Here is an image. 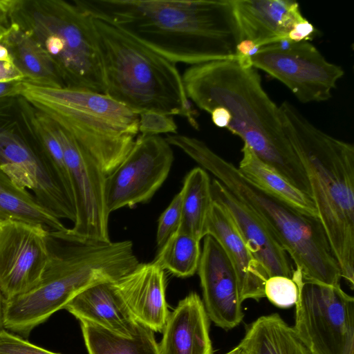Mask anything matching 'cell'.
Here are the masks:
<instances>
[{
  "instance_id": "obj_40",
  "label": "cell",
  "mask_w": 354,
  "mask_h": 354,
  "mask_svg": "<svg viewBox=\"0 0 354 354\" xmlns=\"http://www.w3.org/2000/svg\"><path fill=\"white\" fill-rule=\"evenodd\" d=\"M8 28H6L0 24V43H2L5 39L8 32Z\"/></svg>"
},
{
  "instance_id": "obj_39",
  "label": "cell",
  "mask_w": 354,
  "mask_h": 354,
  "mask_svg": "<svg viewBox=\"0 0 354 354\" xmlns=\"http://www.w3.org/2000/svg\"><path fill=\"white\" fill-rule=\"evenodd\" d=\"M3 299L0 292V330L3 328Z\"/></svg>"
},
{
  "instance_id": "obj_12",
  "label": "cell",
  "mask_w": 354,
  "mask_h": 354,
  "mask_svg": "<svg viewBox=\"0 0 354 354\" xmlns=\"http://www.w3.org/2000/svg\"><path fill=\"white\" fill-rule=\"evenodd\" d=\"M50 235L39 225L0 223V292L4 301L39 283L50 257Z\"/></svg>"
},
{
  "instance_id": "obj_9",
  "label": "cell",
  "mask_w": 354,
  "mask_h": 354,
  "mask_svg": "<svg viewBox=\"0 0 354 354\" xmlns=\"http://www.w3.org/2000/svg\"><path fill=\"white\" fill-rule=\"evenodd\" d=\"M295 330L314 354H354V299L340 284L308 280L295 269Z\"/></svg>"
},
{
  "instance_id": "obj_34",
  "label": "cell",
  "mask_w": 354,
  "mask_h": 354,
  "mask_svg": "<svg viewBox=\"0 0 354 354\" xmlns=\"http://www.w3.org/2000/svg\"><path fill=\"white\" fill-rule=\"evenodd\" d=\"M316 29L307 19L296 24L288 36V41L299 42L310 41L315 36Z\"/></svg>"
},
{
  "instance_id": "obj_23",
  "label": "cell",
  "mask_w": 354,
  "mask_h": 354,
  "mask_svg": "<svg viewBox=\"0 0 354 354\" xmlns=\"http://www.w3.org/2000/svg\"><path fill=\"white\" fill-rule=\"evenodd\" d=\"M12 50L18 68L30 82L53 86H65L60 81L55 64L41 44L33 36L12 26L2 42Z\"/></svg>"
},
{
  "instance_id": "obj_17",
  "label": "cell",
  "mask_w": 354,
  "mask_h": 354,
  "mask_svg": "<svg viewBox=\"0 0 354 354\" xmlns=\"http://www.w3.org/2000/svg\"><path fill=\"white\" fill-rule=\"evenodd\" d=\"M242 40L259 48L287 40L294 26L306 19L291 0H232Z\"/></svg>"
},
{
  "instance_id": "obj_4",
  "label": "cell",
  "mask_w": 354,
  "mask_h": 354,
  "mask_svg": "<svg viewBox=\"0 0 354 354\" xmlns=\"http://www.w3.org/2000/svg\"><path fill=\"white\" fill-rule=\"evenodd\" d=\"M286 136L310 184L318 218L339 267L354 286V146L320 130L288 101L279 106Z\"/></svg>"
},
{
  "instance_id": "obj_33",
  "label": "cell",
  "mask_w": 354,
  "mask_h": 354,
  "mask_svg": "<svg viewBox=\"0 0 354 354\" xmlns=\"http://www.w3.org/2000/svg\"><path fill=\"white\" fill-rule=\"evenodd\" d=\"M24 78L8 47L0 43V82L21 81Z\"/></svg>"
},
{
  "instance_id": "obj_19",
  "label": "cell",
  "mask_w": 354,
  "mask_h": 354,
  "mask_svg": "<svg viewBox=\"0 0 354 354\" xmlns=\"http://www.w3.org/2000/svg\"><path fill=\"white\" fill-rule=\"evenodd\" d=\"M160 354H212L208 316L196 292L181 300L168 315Z\"/></svg>"
},
{
  "instance_id": "obj_32",
  "label": "cell",
  "mask_w": 354,
  "mask_h": 354,
  "mask_svg": "<svg viewBox=\"0 0 354 354\" xmlns=\"http://www.w3.org/2000/svg\"><path fill=\"white\" fill-rule=\"evenodd\" d=\"M0 354H59L35 346L3 328L0 330Z\"/></svg>"
},
{
  "instance_id": "obj_15",
  "label": "cell",
  "mask_w": 354,
  "mask_h": 354,
  "mask_svg": "<svg viewBox=\"0 0 354 354\" xmlns=\"http://www.w3.org/2000/svg\"><path fill=\"white\" fill-rule=\"evenodd\" d=\"M211 189L213 200L227 211L268 277L280 275L292 279L295 268L289 256L263 221L215 178L211 183Z\"/></svg>"
},
{
  "instance_id": "obj_8",
  "label": "cell",
  "mask_w": 354,
  "mask_h": 354,
  "mask_svg": "<svg viewBox=\"0 0 354 354\" xmlns=\"http://www.w3.org/2000/svg\"><path fill=\"white\" fill-rule=\"evenodd\" d=\"M32 16L37 40L54 61L66 87L104 93L101 62L90 15L74 3L49 2Z\"/></svg>"
},
{
  "instance_id": "obj_25",
  "label": "cell",
  "mask_w": 354,
  "mask_h": 354,
  "mask_svg": "<svg viewBox=\"0 0 354 354\" xmlns=\"http://www.w3.org/2000/svg\"><path fill=\"white\" fill-rule=\"evenodd\" d=\"M211 181L203 168L192 169L185 176L181 191V221L178 232L201 241L205 236L213 203Z\"/></svg>"
},
{
  "instance_id": "obj_38",
  "label": "cell",
  "mask_w": 354,
  "mask_h": 354,
  "mask_svg": "<svg viewBox=\"0 0 354 354\" xmlns=\"http://www.w3.org/2000/svg\"><path fill=\"white\" fill-rule=\"evenodd\" d=\"M225 354H248L243 348L240 346H237Z\"/></svg>"
},
{
  "instance_id": "obj_10",
  "label": "cell",
  "mask_w": 354,
  "mask_h": 354,
  "mask_svg": "<svg viewBox=\"0 0 354 354\" xmlns=\"http://www.w3.org/2000/svg\"><path fill=\"white\" fill-rule=\"evenodd\" d=\"M252 66L286 86L302 103L328 100L344 75L310 41L283 40L262 46L251 57Z\"/></svg>"
},
{
  "instance_id": "obj_16",
  "label": "cell",
  "mask_w": 354,
  "mask_h": 354,
  "mask_svg": "<svg viewBox=\"0 0 354 354\" xmlns=\"http://www.w3.org/2000/svg\"><path fill=\"white\" fill-rule=\"evenodd\" d=\"M206 235L216 240L232 263L241 301L264 297L265 283L269 278L266 270L245 243L227 211L214 200L206 224Z\"/></svg>"
},
{
  "instance_id": "obj_20",
  "label": "cell",
  "mask_w": 354,
  "mask_h": 354,
  "mask_svg": "<svg viewBox=\"0 0 354 354\" xmlns=\"http://www.w3.org/2000/svg\"><path fill=\"white\" fill-rule=\"evenodd\" d=\"M64 308L80 321L91 322L124 337L133 335L139 324L112 281L100 282L86 288Z\"/></svg>"
},
{
  "instance_id": "obj_29",
  "label": "cell",
  "mask_w": 354,
  "mask_h": 354,
  "mask_svg": "<svg viewBox=\"0 0 354 354\" xmlns=\"http://www.w3.org/2000/svg\"><path fill=\"white\" fill-rule=\"evenodd\" d=\"M265 297L274 305L289 308L295 304L298 290L292 279L285 276H272L265 283Z\"/></svg>"
},
{
  "instance_id": "obj_22",
  "label": "cell",
  "mask_w": 354,
  "mask_h": 354,
  "mask_svg": "<svg viewBox=\"0 0 354 354\" xmlns=\"http://www.w3.org/2000/svg\"><path fill=\"white\" fill-rule=\"evenodd\" d=\"M241 151L243 156L238 169L243 176L301 213L318 218L315 204L310 195L259 159L247 145H243Z\"/></svg>"
},
{
  "instance_id": "obj_5",
  "label": "cell",
  "mask_w": 354,
  "mask_h": 354,
  "mask_svg": "<svg viewBox=\"0 0 354 354\" xmlns=\"http://www.w3.org/2000/svg\"><path fill=\"white\" fill-rule=\"evenodd\" d=\"M166 140L210 172L252 210L274 234L304 279L339 284V267L318 218L301 213L257 187L203 141L178 133L169 134Z\"/></svg>"
},
{
  "instance_id": "obj_11",
  "label": "cell",
  "mask_w": 354,
  "mask_h": 354,
  "mask_svg": "<svg viewBox=\"0 0 354 354\" xmlns=\"http://www.w3.org/2000/svg\"><path fill=\"white\" fill-rule=\"evenodd\" d=\"M174 159L165 138L140 135L126 158L106 178L108 213L149 201L167 178Z\"/></svg>"
},
{
  "instance_id": "obj_7",
  "label": "cell",
  "mask_w": 354,
  "mask_h": 354,
  "mask_svg": "<svg viewBox=\"0 0 354 354\" xmlns=\"http://www.w3.org/2000/svg\"><path fill=\"white\" fill-rule=\"evenodd\" d=\"M20 95L99 159L109 175L139 133L138 114L103 93L29 81L22 82Z\"/></svg>"
},
{
  "instance_id": "obj_26",
  "label": "cell",
  "mask_w": 354,
  "mask_h": 354,
  "mask_svg": "<svg viewBox=\"0 0 354 354\" xmlns=\"http://www.w3.org/2000/svg\"><path fill=\"white\" fill-rule=\"evenodd\" d=\"M80 323L88 354H160L153 331L140 322L131 337L120 335L91 322Z\"/></svg>"
},
{
  "instance_id": "obj_6",
  "label": "cell",
  "mask_w": 354,
  "mask_h": 354,
  "mask_svg": "<svg viewBox=\"0 0 354 354\" xmlns=\"http://www.w3.org/2000/svg\"><path fill=\"white\" fill-rule=\"evenodd\" d=\"M104 93L139 113L153 111L185 118L198 129L176 64L114 26L92 17Z\"/></svg>"
},
{
  "instance_id": "obj_1",
  "label": "cell",
  "mask_w": 354,
  "mask_h": 354,
  "mask_svg": "<svg viewBox=\"0 0 354 354\" xmlns=\"http://www.w3.org/2000/svg\"><path fill=\"white\" fill-rule=\"evenodd\" d=\"M174 64L235 59L242 40L232 0H75Z\"/></svg>"
},
{
  "instance_id": "obj_2",
  "label": "cell",
  "mask_w": 354,
  "mask_h": 354,
  "mask_svg": "<svg viewBox=\"0 0 354 354\" xmlns=\"http://www.w3.org/2000/svg\"><path fill=\"white\" fill-rule=\"evenodd\" d=\"M182 79L189 100L209 113L225 108L232 115L226 129L311 196L305 169L283 130L279 106L264 90L258 69L243 68L235 59L218 60L191 66Z\"/></svg>"
},
{
  "instance_id": "obj_13",
  "label": "cell",
  "mask_w": 354,
  "mask_h": 354,
  "mask_svg": "<svg viewBox=\"0 0 354 354\" xmlns=\"http://www.w3.org/2000/svg\"><path fill=\"white\" fill-rule=\"evenodd\" d=\"M0 167L17 187L32 192L57 218L74 223V206L44 161L18 135L2 128Z\"/></svg>"
},
{
  "instance_id": "obj_36",
  "label": "cell",
  "mask_w": 354,
  "mask_h": 354,
  "mask_svg": "<svg viewBox=\"0 0 354 354\" xmlns=\"http://www.w3.org/2000/svg\"><path fill=\"white\" fill-rule=\"evenodd\" d=\"M23 81L0 82V98L20 95Z\"/></svg>"
},
{
  "instance_id": "obj_37",
  "label": "cell",
  "mask_w": 354,
  "mask_h": 354,
  "mask_svg": "<svg viewBox=\"0 0 354 354\" xmlns=\"http://www.w3.org/2000/svg\"><path fill=\"white\" fill-rule=\"evenodd\" d=\"M19 3L18 1L0 0V15L13 10Z\"/></svg>"
},
{
  "instance_id": "obj_24",
  "label": "cell",
  "mask_w": 354,
  "mask_h": 354,
  "mask_svg": "<svg viewBox=\"0 0 354 354\" xmlns=\"http://www.w3.org/2000/svg\"><path fill=\"white\" fill-rule=\"evenodd\" d=\"M8 220L41 225L50 234L68 229L31 192L17 187L0 167V223Z\"/></svg>"
},
{
  "instance_id": "obj_18",
  "label": "cell",
  "mask_w": 354,
  "mask_h": 354,
  "mask_svg": "<svg viewBox=\"0 0 354 354\" xmlns=\"http://www.w3.org/2000/svg\"><path fill=\"white\" fill-rule=\"evenodd\" d=\"M113 285L136 321L153 332L162 331L169 313L164 270L156 263H139Z\"/></svg>"
},
{
  "instance_id": "obj_3",
  "label": "cell",
  "mask_w": 354,
  "mask_h": 354,
  "mask_svg": "<svg viewBox=\"0 0 354 354\" xmlns=\"http://www.w3.org/2000/svg\"><path fill=\"white\" fill-rule=\"evenodd\" d=\"M50 257L39 283L3 302V328L28 337L79 292L114 282L139 263L131 241H101L72 233L50 235Z\"/></svg>"
},
{
  "instance_id": "obj_27",
  "label": "cell",
  "mask_w": 354,
  "mask_h": 354,
  "mask_svg": "<svg viewBox=\"0 0 354 354\" xmlns=\"http://www.w3.org/2000/svg\"><path fill=\"white\" fill-rule=\"evenodd\" d=\"M199 240L177 232L159 249L153 261L163 270L179 277L192 276L198 270L201 250Z\"/></svg>"
},
{
  "instance_id": "obj_21",
  "label": "cell",
  "mask_w": 354,
  "mask_h": 354,
  "mask_svg": "<svg viewBox=\"0 0 354 354\" xmlns=\"http://www.w3.org/2000/svg\"><path fill=\"white\" fill-rule=\"evenodd\" d=\"M239 346L248 354H314L277 313L259 317L248 325Z\"/></svg>"
},
{
  "instance_id": "obj_14",
  "label": "cell",
  "mask_w": 354,
  "mask_h": 354,
  "mask_svg": "<svg viewBox=\"0 0 354 354\" xmlns=\"http://www.w3.org/2000/svg\"><path fill=\"white\" fill-rule=\"evenodd\" d=\"M197 270L207 316L225 330L238 326L244 315L236 274L224 250L210 235L204 236Z\"/></svg>"
},
{
  "instance_id": "obj_31",
  "label": "cell",
  "mask_w": 354,
  "mask_h": 354,
  "mask_svg": "<svg viewBox=\"0 0 354 354\" xmlns=\"http://www.w3.org/2000/svg\"><path fill=\"white\" fill-rule=\"evenodd\" d=\"M138 132L140 136H159L161 133H177L178 126L174 116L153 111L138 113Z\"/></svg>"
},
{
  "instance_id": "obj_28",
  "label": "cell",
  "mask_w": 354,
  "mask_h": 354,
  "mask_svg": "<svg viewBox=\"0 0 354 354\" xmlns=\"http://www.w3.org/2000/svg\"><path fill=\"white\" fill-rule=\"evenodd\" d=\"M34 124L46 156V160L44 161V164L75 208L70 174L65 162L62 146L55 132L53 123L49 118L42 115L35 118Z\"/></svg>"
},
{
  "instance_id": "obj_30",
  "label": "cell",
  "mask_w": 354,
  "mask_h": 354,
  "mask_svg": "<svg viewBox=\"0 0 354 354\" xmlns=\"http://www.w3.org/2000/svg\"><path fill=\"white\" fill-rule=\"evenodd\" d=\"M181 221V194L178 192L172 199L159 219L156 232V243L158 248L175 234L180 225Z\"/></svg>"
},
{
  "instance_id": "obj_35",
  "label": "cell",
  "mask_w": 354,
  "mask_h": 354,
  "mask_svg": "<svg viewBox=\"0 0 354 354\" xmlns=\"http://www.w3.org/2000/svg\"><path fill=\"white\" fill-rule=\"evenodd\" d=\"M213 123L219 128H227L231 119L230 113L224 107H216L210 113Z\"/></svg>"
}]
</instances>
